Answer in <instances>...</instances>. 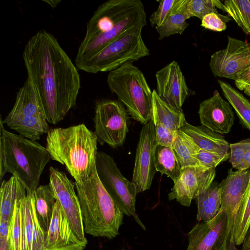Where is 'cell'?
<instances>
[{"instance_id":"1f68e13d","label":"cell","mask_w":250,"mask_h":250,"mask_svg":"<svg viewBox=\"0 0 250 250\" xmlns=\"http://www.w3.org/2000/svg\"><path fill=\"white\" fill-rule=\"evenodd\" d=\"M190 16L186 13L178 12L171 15L160 26L156 27L160 40L172 35L182 34L189 26L187 20Z\"/></svg>"},{"instance_id":"60d3db41","label":"cell","mask_w":250,"mask_h":250,"mask_svg":"<svg viewBox=\"0 0 250 250\" xmlns=\"http://www.w3.org/2000/svg\"><path fill=\"white\" fill-rule=\"evenodd\" d=\"M10 221L0 219V238H8Z\"/></svg>"},{"instance_id":"cb8c5ba5","label":"cell","mask_w":250,"mask_h":250,"mask_svg":"<svg viewBox=\"0 0 250 250\" xmlns=\"http://www.w3.org/2000/svg\"><path fill=\"white\" fill-rule=\"evenodd\" d=\"M197 204L196 220L208 222L220 212L221 207V191L219 183L214 182L195 199Z\"/></svg>"},{"instance_id":"f35d334b","label":"cell","mask_w":250,"mask_h":250,"mask_svg":"<svg viewBox=\"0 0 250 250\" xmlns=\"http://www.w3.org/2000/svg\"><path fill=\"white\" fill-rule=\"evenodd\" d=\"M230 155L229 162L232 168L237 170H242L245 151L242 147L239 141L229 144Z\"/></svg>"},{"instance_id":"30bf717a","label":"cell","mask_w":250,"mask_h":250,"mask_svg":"<svg viewBox=\"0 0 250 250\" xmlns=\"http://www.w3.org/2000/svg\"><path fill=\"white\" fill-rule=\"evenodd\" d=\"M188 239L186 250H238L223 211L209 222L197 223L188 233Z\"/></svg>"},{"instance_id":"b9f144b4","label":"cell","mask_w":250,"mask_h":250,"mask_svg":"<svg viewBox=\"0 0 250 250\" xmlns=\"http://www.w3.org/2000/svg\"><path fill=\"white\" fill-rule=\"evenodd\" d=\"M241 250H250V226L242 243Z\"/></svg>"},{"instance_id":"9c48e42d","label":"cell","mask_w":250,"mask_h":250,"mask_svg":"<svg viewBox=\"0 0 250 250\" xmlns=\"http://www.w3.org/2000/svg\"><path fill=\"white\" fill-rule=\"evenodd\" d=\"M94 123L98 142L113 148L121 146L128 131L127 110L119 101L105 99L95 105Z\"/></svg>"},{"instance_id":"c3c4849f","label":"cell","mask_w":250,"mask_h":250,"mask_svg":"<svg viewBox=\"0 0 250 250\" xmlns=\"http://www.w3.org/2000/svg\"><path fill=\"white\" fill-rule=\"evenodd\" d=\"M125 250L124 249H120V250Z\"/></svg>"},{"instance_id":"484cf974","label":"cell","mask_w":250,"mask_h":250,"mask_svg":"<svg viewBox=\"0 0 250 250\" xmlns=\"http://www.w3.org/2000/svg\"><path fill=\"white\" fill-rule=\"evenodd\" d=\"M5 124L19 135L35 141L40 139L43 134H47L50 130L46 119L39 117L20 118Z\"/></svg>"},{"instance_id":"2e32d148","label":"cell","mask_w":250,"mask_h":250,"mask_svg":"<svg viewBox=\"0 0 250 250\" xmlns=\"http://www.w3.org/2000/svg\"><path fill=\"white\" fill-rule=\"evenodd\" d=\"M156 92L168 104L182 109L190 94L184 75L178 62L173 61L155 74Z\"/></svg>"},{"instance_id":"83f0119b","label":"cell","mask_w":250,"mask_h":250,"mask_svg":"<svg viewBox=\"0 0 250 250\" xmlns=\"http://www.w3.org/2000/svg\"><path fill=\"white\" fill-rule=\"evenodd\" d=\"M157 171L166 174L175 182L181 175L182 167L172 147L158 145L154 153Z\"/></svg>"},{"instance_id":"4fadbf2b","label":"cell","mask_w":250,"mask_h":250,"mask_svg":"<svg viewBox=\"0 0 250 250\" xmlns=\"http://www.w3.org/2000/svg\"><path fill=\"white\" fill-rule=\"evenodd\" d=\"M157 145L155 125L151 121L143 126L136 150L132 181L136 186L137 193L151 187L157 172L154 163Z\"/></svg>"},{"instance_id":"44dd1931","label":"cell","mask_w":250,"mask_h":250,"mask_svg":"<svg viewBox=\"0 0 250 250\" xmlns=\"http://www.w3.org/2000/svg\"><path fill=\"white\" fill-rule=\"evenodd\" d=\"M201 149L217 153L229 159V144L224 136L204 125L195 126L187 122L180 129Z\"/></svg>"},{"instance_id":"e575fe53","label":"cell","mask_w":250,"mask_h":250,"mask_svg":"<svg viewBox=\"0 0 250 250\" xmlns=\"http://www.w3.org/2000/svg\"><path fill=\"white\" fill-rule=\"evenodd\" d=\"M186 10L190 17H195L201 20L208 13L220 14L217 10L214 0H188Z\"/></svg>"},{"instance_id":"52a82bcc","label":"cell","mask_w":250,"mask_h":250,"mask_svg":"<svg viewBox=\"0 0 250 250\" xmlns=\"http://www.w3.org/2000/svg\"><path fill=\"white\" fill-rule=\"evenodd\" d=\"M142 30H136L117 39L76 66L89 73L110 72L127 62L148 56L149 50L142 38Z\"/></svg>"},{"instance_id":"bcb514c9","label":"cell","mask_w":250,"mask_h":250,"mask_svg":"<svg viewBox=\"0 0 250 250\" xmlns=\"http://www.w3.org/2000/svg\"><path fill=\"white\" fill-rule=\"evenodd\" d=\"M244 93L247 96L250 97V86L247 87L244 90Z\"/></svg>"},{"instance_id":"4dcf8cb0","label":"cell","mask_w":250,"mask_h":250,"mask_svg":"<svg viewBox=\"0 0 250 250\" xmlns=\"http://www.w3.org/2000/svg\"><path fill=\"white\" fill-rule=\"evenodd\" d=\"M250 226V176L248 186L237 212L233 227V239L236 246L242 244Z\"/></svg>"},{"instance_id":"9a60e30c","label":"cell","mask_w":250,"mask_h":250,"mask_svg":"<svg viewBox=\"0 0 250 250\" xmlns=\"http://www.w3.org/2000/svg\"><path fill=\"white\" fill-rule=\"evenodd\" d=\"M250 169L228 171L227 177L219 183L221 191V211H225L228 219L229 232L233 237L236 217L247 188Z\"/></svg>"},{"instance_id":"74e56055","label":"cell","mask_w":250,"mask_h":250,"mask_svg":"<svg viewBox=\"0 0 250 250\" xmlns=\"http://www.w3.org/2000/svg\"><path fill=\"white\" fill-rule=\"evenodd\" d=\"M154 125L157 144L172 147L177 132L170 131L160 124H155Z\"/></svg>"},{"instance_id":"e0dca14e","label":"cell","mask_w":250,"mask_h":250,"mask_svg":"<svg viewBox=\"0 0 250 250\" xmlns=\"http://www.w3.org/2000/svg\"><path fill=\"white\" fill-rule=\"evenodd\" d=\"M198 114L201 125L221 135L229 133L234 122L231 105L217 90L212 96L200 103Z\"/></svg>"},{"instance_id":"7bdbcfd3","label":"cell","mask_w":250,"mask_h":250,"mask_svg":"<svg viewBox=\"0 0 250 250\" xmlns=\"http://www.w3.org/2000/svg\"><path fill=\"white\" fill-rule=\"evenodd\" d=\"M250 169V151L245 152L242 170Z\"/></svg>"},{"instance_id":"836d02e7","label":"cell","mask_w":250,"mask_h":250,"mask_svg":"<svg viewBox=\"0 0 250 250\" xmlns=\"http://www.w3.org/2000/svg\"><path fill=\"white\" fill-rule=\"evenodd\" d=\"M159 6L149 18L150 24L155 27L162 25L173 14L181 12L183 0H158Z\"/></svg>"},{"instance_id":"6da1fadb","label":"cell","mask_w":250,"mask_h":250,"mask_svg":"<svg viewBox=\"0 0 250 250\" xmlns=\"http://www.w3.org/2000/svg\"><path fill=\"white\" fill-rule=\"evenodd\" d=\"M22 57L47 121L57 124L76 104L81 86L76 66L57 39L44 30L28 40Z\"/></svg>"},{"instance_id":"7dc6e473","label":"cell","mask_w":250,"mask_h":250,"mask_svg":"<svg viewBox=\"0 0 250 250\" xmlns=\"http://www.w3.org/2000/svg\"><path fill=\"white\" fill-rule=\"evenodd\" d=\"M84 249V248H78V249L71 250H83Z\"/></svg>"},{"instance_id":"ffe728a7","label":"cell","mask_w":250,"mask_h":250,"mask_svg":"<svg viewBox=\"0 0 250 250\" xmlns=\"http://www.w3.org/2000/svg\"><path fill=\"white\" fill-rule=\"evenodd\" d=\"M29 117H39L46 119L34 84L27 77L17 93L16 101L12 109L2 120V122L5 124L18 118Z\"/></svg>"},{"instance_id":"3957f363","label":"cell","mask_w":250,"mask_h":250,"mask_svg":"<svg viewBox=\"0 0 250 250\" xmlns=\"http://www.w3.org/2000/svg\"><path fill=\"white\" fill-rule=\"evenodd\" d=\"M46 140L51 159L65 165L75 183H84L96 172L98 139L85 125L50 129Z\"/></svg>"},{"instance_id":"5b68a950","label":"cell","mask_w":250,"mask_h":250,"mask_svg":"<svg viewBox=\"0 0 250 250\" xmlns=\"http://www.w3.org/2000/svg\"><path fill=\"white\" fill-rule=\"evenodd\" d=\"M75 184L85 233L109 240L119 235L124 214L104 187L97 171L84 183Z\"/></svg>"},{"instance_id":"5bb4252c","label":"cell","mask_w":250,"mask_h":250,"mask_svg":"<svg viewBox=\"0 0 250 250\" xmlns=\"http://www.w3.org/2000/svg\"><path fill=\"white\" fill-rule=\"evenodd\" d=\"M215 176V168L202 166L182 168L181 175L168 193L169 200L175 199L182 206L190 207L192 200L210 186Z\"/></svg>"},{"instance_id":"ab89813d","label":"cell","mask_w":250,"mask_h":250,"mask_svg":"<svg viewBox=\"0 0 250 250\" xmlns=\"http://www.w3.org/2000/svg\"><path fill=\"white\" fill-rule=\"evenodd\" d=\"M234 84L241 91L250 86V64L239 74L234 81Z\"/></svg>"},{"instance_id":"4316f807","label":"cell","mask_w":250,"mask_h":250,"mask_svg":"<svg viewBox=\"0 0 250 250\" xmlns=\"http://www.w3.org/2000/svg\"><path fill=\"white\" fill-rule=\"evenodd\" d=\"M218 83L222 92L234 110L240 124L250 131V101L229 83L220 80Z\"/></svg>"},{"instance_id":"d6986e66","label":"cell","mask_w":250,"mask_h":250,"mask_svg":"<svg viewBox=\"0 0 250 250\" xmlns=\"http://www.w3.org/2000/svg\"><path fill=\"white\" fill-rule=\"evenodd\" d=\"M23 250H43L46 234L38 221L33 193L20 200Z\"/></svg>"},{"instance_id":"8fae6325","label":"cell","mask_w":250,"mask_h":250,"mask_svg":"<svg viewBox=\"0 0 250 250\" xmlns=\"http://www.w3.org/2000/svg\"><path fill=\"white\" fill-rule=\"evenodd\" d=\"M49 184L75 236L80 241L87 245L88 242L85 236L79 200L75 190V183L70 180L64 172L50 167Z\"/></svg>"},{"instance_id":"f1b7e54d","label":"cell","mask_w":250,"mask_h":250,"mask_svg":"<svg viewBox=\"0 0 250 250\" xmlns=\"http://www.w3.org/2000/svg\"><path fill=\"white\" fill-rule=\"evenodd\" d=\"M172 148L182 168L187 167L201 166L194 158L200 148L187 135L179 130L172 144Z\"/></svg>"},{"instance_id":"ba28073f","label":"cell","mask_w":250,"mask_h":250,"mask_svg":"<svg viewBox=\"0 0 250 250\" xmlns=\"http://www.w3.org/2000/svg\"><path fill=\"white\" fill-rule=\"evenodd\" d=\"M96 171L104 187L125 215L132 216L145 230L146 228L136 211L138 194L134 183L121 172L114 159L107 153L98 151Z\"/></svg>"},{"instance_id":"ee69618b","label":"cell","mask_w":250,"mask_h":250,"mask_svg":"<svg viewBox=\"0 0 250 250\" xmlns=\"http://www.w3.org/2000/svg\"><path fill=\"white\" fill-rule=\"evenodd\" d=\"M0 250H10L8 238H0Z\"/></svg>"},{"instance_id":"7c38bea8","label":"cell","mask_w":250,"mask_h":250,"mask_svg":"<svg viewBox=\"0 0 250 250\" xmlns=\"http://www.w3.org/2000/svg\"><path fill=\"white\" fill-rule=\"evenodd\" d=\"M226 47L215 52L209 66L215 77L235 81L250 64V42L228 36Z\"/></svg>"},{"instance_id":"d590c367","label":"cell","mask_w":250,"mask_h":250,"mask_svg":"<svg viewBox=\"0 0 250 250\" xmlns=\"http://www.w3.org/2000/svg\"><path fill=\"white\" fill-rule=\"evenodd\" d=\"M230 20L229 16L210 13L206 15L201 20V26L213 31L222 32L226 29V22Z\"/></svg>"},{"instance_id":"d6a6232c","label":"cell","mask_w":250,"mask_h":250,"mask_svg":"<svg viewBox=\"0 0 250 250\" xmlns=\"http://www.w3.org/2000/svg\"><path fill=\"white\" fill-rule=\"evenodd\" d=\"M20 199L16 203L10 221L8 237L10 250H23Z\"/></svg>"},{"instance_id":"f6af8a7d","label":"cell","mask_w":250,"mask_h":250,"mask_svg":"<svg viewBox=\"0 0 250 250\" xmlns=\"http://www.w3.org/2000/svg\"><path fill=\"white\" fill-rule=\"evenodd\" d=\"M44 2L47 3L49 5H50L52 8H55L61 2V0H43Z\"/></svg>"},{"instance_id":"d4e9b609","label":"cell","mask_w":250,"mask_h":250,"mask_svg":"<svg viewBox=\"0 0 250 250\" xmlns=\"http://www.w3.org/2000/svg\"><path fill=\"white\" fill-rule=\"evenodd\" d=\"M36 215L42 229L46 234L52 219L56 200L48 184L38 187L33 192Z\"/></svg>"},{"instance_id":"ac0fdd59","label":"cell","mask_w":250,"mask_h":250,"mask_svg":"<svg viewBox=\"0 0 250 250\" xmlns=\"http://www.w3.org/2000/svg\"><path fill=\"white\" fill-rule=\"evenodd\" d=\"M86 246L75 236L67 217L56 201L43 250H71L85 249Z\"/></svg>"},{"instance_id":"8d00e7d4","label":"cell","mask_w":250,"mask_h":250,"mask_svg":"<svg viewBox=\"0 0 250 250\" xmlns=\"http://www.w3.org/2000/svg\"><path fill=\"white\" fill-rule=\"evenodd\" d=\"M201 166L207 168H216L222 163L227 160L219 154L201 149L194 156Z\"/></svg>"},{"instance_id":"603a6c76","label":"cell","mask_w":250,"mask_h":250,"mask_svg":"<svg viewBox=\"0 0 250 250\" xmlns=\"http://www.w3.org/2000/svg\"><path fill=\"white\" fill-rule=\"evenodd\" d=\"M27 195L22 183L15 176L1 182L0 188V219L11 221L16 202Z\"/></svg>"},{"instance_id":"8992f818","label":"cell","mask_w":250,"mask_h":250,"mask_svg":"<svg viewBox=\"0 0 250 250\" xmlns=\"http://www.w3.org/2000/svg\"><path fill=\"white\" fill-rule=\"evenodd\" d=\"M107 83L134 120L143 125L151 121L152 91L143 72L132 62L110 71Z\"/></svg>"},{"instance_id":"7402d4cb","label":"cell","mask_w":250,"mask_h":250,"mask_svg":"<svg viewBox=\"0 0 250 250\" xmlns=\"http://www.w3.org/2000/svg\"><path fill=\"white\" fill-rule=\"evenodd\" d=\"M151 121L154 125L160 124L173 132L179 130L187 122L182 109L164 101L154 89L152 91Z\"/></svg>"},{"instance_id":"277c9868","label":"cell","mask_w":250,"mask_h":250,"mask_svg":"<svg viewBox=\"0 0 250 250\" xmlns=\"http://www.w3.org/2000/svg\"><path fill=\"white\" fill-rule=\"evenodd\" d=\"M0 125V180L7 172L10 173L24 185L27 194L33 193L51 156L37 142L6 130L1 117Z\"/></svg>"},{"instance_id":"7a4b0ae2","label":"cell","mask_w":250,"mask_h":250,"mask_svg":"<svg viewBox=\"0 0 250 250\" xmlns=\"http://www.w3.org/2000/svg\"><path fill=\"white\" fill-rule=\"evenodd\" d=\"M146 16L140 0H109L100 5L88 21L75 65L95 55L107 45L146 25Z\"/></svg>"},{"instance_id":"f546056e","label":"cell","mask_w":250,"mask_h":250,"mask_svg":"<svg viewBox=\"0 0 250 250\" xmlns=\"http://www.w3.org/2000/svg\"><path fill=\"white\" fill-rule=\"evenodd\" d=\"M247 35H250V0H226L223 10Z\"/></svg>"}]
</instances>
